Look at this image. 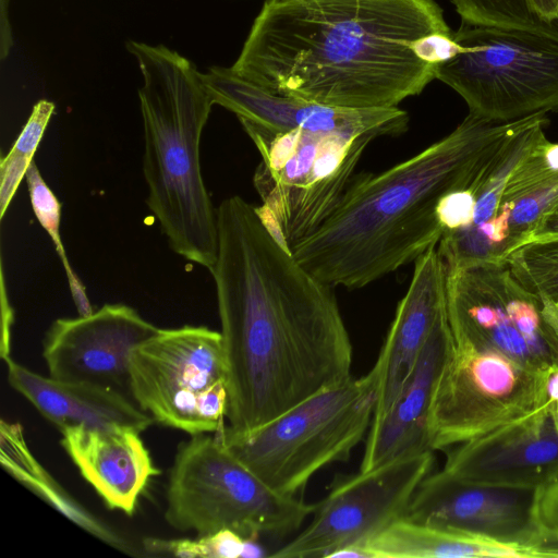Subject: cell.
I'll list each match as a JSON object with an SVG mask.
<instances>
[{
	"instance_id": "obj_32",
	"label": "cell",
	"mask_w": 558,
	"mask_h": 558,
	"mask_svg": "<svg viewBox=\"0 0 558 558\" xmlns=\"http://www.w3.org/2000/svg\"><path fill=\"white\" fill-rule=\"evenodd\" d=\"M2 336H1V357L7 361L10 359V326L12 323V310L7 300L4 281L2 277Z\"/></svg>"
},
{
	"instance_id": "obj_27",
	"label": "cell",
	"mask_w": 558,
	"mask_h": 558,
	"mask_svg": "<svg viewBox=\"0 0 558 558\" xmlns=\"http://www.w3.org/2000/svg\"><path fill=\"white\" fill-rule=\"evenodd\" d=\"M143 549L154 556L181 558H243L246 538L241 534L223 529L214 533L196 535L195 538L165 539L147 537Z\"/></svg>"
},
{
	"instance_id": "obj_20",
	"label": "cell",
	"mask_w": 558,
	"mask_h": 558,
	"mask_svg": "<svg viewBox=\"0 0 558 558\" xmlns=\"http://www.w3.org/2000/svg\"><path fill=\"white\" fill-rule=\"evenodd\" d=\"M10 386L59 429L121 425L143 432L155 421L129 396L98 385L43 376L11 357L5 361Z\"/></svg>"
},
{
	"instance_id": "obj_15",
	"label": "cell",
	"mask_w": 558,
	"mask_h": 558,
	"mask_svg": "<svg viewBox=\"0 0 558 558\" xmlns=\"http://www.w3.org/2000/svg\"><path fill=\"white\" fill-rule=\"evenodd\" d=\"M214 105L272 130H303L324 133L396 136L405 132L408 113L399 107L343 109L319 105L293 96L272 93L242 77L232 68L213 65L201 73Z\"/></svg>"
},
{
	"instance_id": "obj_23",
	"label": "cell",
	"mask_w": 558,
	"mask_h": 558,
	"mask_svg": "<svg viewBox=\"0 0 558 558\" xmlns=\"http://www.w3.org/2000/svg\"><path fill=\"white\" fill-rule=\"evenodd\" d=\"M0 430L1 462L9 473L86 532L116 548L130 549L119 533L74 500L39 464L26 445L20 424L1 420Z\"/></svg>"
},
{
	"instance_id": "obj_7",
	"label": "cell",
	"mask_w": 558,
	"mask_h": 558,
	"mask_svg": "<svg viewBox=\"0 0 558 558\" xmlns=\"http://www.w3.org/2000/svg\"><path fill=\"white\" fill-rule=\"evenodd\" d=\"M262 161L253 183L257 210L290 250L332 213L374 134L278 131L240 120Z\"/></svg>"
},
{
	"instance_id": "obj_4",
	"label": "cell",
	"mask_w": 558,
	"mask_h": 558,
	"mask_svg": "<svg viewBox=\"0 0 558 558\" xmlns=\"http://www.w3.org/2000/svg\"><path fill=\"white\" fill-rule=\"evenodd\" d=\"M125 48L142 76L147 206L172 251L210 270L217 209L204 183L199 146L214 102L195 63L178 51L133 39Z\"/></svg>"
},
{
	"instance_id": "obj_17",
	"label": "cell",
	"mask_w": 558,
	"mask_h": 558,
	"mask_svg": "<svg viewBox=\"0 0 558 558\" xmlns=\"http://www.w3.org/2000/svg\"><path fill=\"white\" fill-rule=\"evenodd\" d=\"M446 313L447 268L433 246L414 262L411 282L372 368L377 378L374 417L390 407Z\"/></svg>"
},
{
	"instance_id": "obj_1",
	"label": "cell",
	"mask_w": 558,
	"mask_h": 558,
	"mask_svg": "<svg viewBox=\"0 0 558 558\" xmlns=\"http://www.w3.org/2000/svg\"><path fill=\"white\" fill-rule=\"evenodd\" d=\"M216 286L227 363L226 428L251 432L352 376L353 347L332 292L234 195L217 208Z\"/></svg>"
},
{
	"instance_id": "obj_2",
	"label": "cell",
	"mask_w": 558,
	"mask_h": 558,
	"mask_svg": "<svg viewBox=\"0 0 558 558\" xmlns=\"http://www.w3.org/2000/svg\"><path fill=\"white\" fill-rule=\"evenodd\" d=\"M450 33L435 0H265L231 68L324 106L393 108L435 80Z\"/></svg>"
},
{
	"instance_id": "obj_26",
	"label": "cell",
	"mask_w": 558,
	"mask_h": 558,
	"mask_svg": "<svg viewBox=\"0 0 558 558\" xmlns=\"http://www.w3.org/2000/svg\"><path fill=\"white\" fill-rule=\"evenodd\" d=\"M25 179L28 187L32 209L38 222L49 234L52 243L54 244L56 251L64 268L69 289L78 315H89L94 310L86 294V289L73 270L62 243L60 234L61 204L41 177L35 161L29 166Z\"/></svg>"
},
{
	"instance_id": "obj_11",
	"label": "cell",
	"mask_w": 558,
	"mask_h": 558,
	"mask_svg": "<svg viewBox=\"0 0 558 558\" xmlns=\"http://www.w3.org/2000/svg\"><path fill=\"white\" fill-rule=\"evenodd\" d=\"M433 465L434 451H427L341 480L315 505L311 522L270 557L329 558L345 546L365 544L405 517Z\"/></svg>"
},
{
	"instance_id": "obj_10",
	"label": "cell",
	"mask_w": 558,
	"mask_h": 558,
	"mask_svg": "<svg viewBox=\"0 0 558 558\" xmlns=\"http://www.w3.org/2000/svg\"><path fill=\"white\" fill-rule=\"evenodd\" d=\"M223 380L227 363L222 337L206 326L159 328L131 354L133 401L155 422L191 436L208 433L206 397Z\"/></svg>"
},
{
	"instance_id": "obj_18",
	"label": "cell",
	"mask_w": 558,
	"mask_h": 558,
	"mask_svg": "<svg viewBox=\"0 0 558 558\" xmlns=\"http://www.w3.org/2000/svg\"><path fill=\"white\" fill-rule=\"evenodd\" d=\"M61 446L109 509L132 515L155 466L141 432L121 425L60 429Z\"/></svg>"
},
{
	"instance_id": "obj_5",
	"label": "cell",
	"mask_w": 558,
	"mask_h": 558,
	"mask_svg": "<svg viewBox=\"0 0 558 558\" xmlns=\"http://www.w3.org/2000/svg\"><path fill=\"white\" fill-rule=\"evenodd\" d=\"M377 402L373 369L324 388L259 427L218 432L228 448L275 492L295 496L323 468L349 459L366 437Z\"/></svg>"
},
{
	"instance_id": "obj_21",
	"label": "cell",
	"mask_w": 558,
	"mask_h": 558,
	"mask_svg": "<svg viewBox=\"0 0 558 558\" xmlns=\"http://www.w3.org/2000/svg\"><path fill=\"white\" fill-rule=\"evenodd\" d=\"M558 202V143L544 135L509 174L495 222L493 262L529 242L541 217Z\"/></svg>"
},
{
	"instance_id": "obj_24",
	"label": "cell",
	"mask_w": 558,
	"mask_h": 558,
	"mask_svg": "<svg viewBox=\"0 0 558 558\" xmlns=\"http://www.w3.org/2000/svg\"><path fill=\"white\" fill-rule=\"evenodd\" d=\"M461 22L558 37V0H450Z\"/></svg>"
},
{
	"instance_id": "obj_13",
	"label": "cell",
	"mask_w": 558,
	"mask_h": 558,
	"mask_svg": "<svg viewBox=\"0 0 558 558\" xmlns=\"http://www.w3.org/2000/svg\"><path fill=\"white\" fill-rule=\"evenodd\" d=\"M546 113L529 116L474 167L463 186L438 206L442 228L437 251L447 270L493 262L495 222L505 183L515 165L545 135Z\"/></svg>"
},
{
	"instance_id": "obj_14",
	"label": "cell",
	"mask_w": 558,
	"mask_h": 558,
	"mask_svg": "<svg viewBox=\"0 0 558 558\" xmlns=\"http://www.w3.org/2000/svg\"><path fill=\"white\" fill-rule=\"evenodd\" d=\"M158 329L135 308L121 303L105 304L85 316L58 318L43 343L48 375L108 387L132 399L131 354Z\"/></svg>"
},
{
	"instance_id": "obj_3",
	"label": "cell",
	"mask_w": 558,
	"mask_h": 558,
	"mask_svg": "<svg viewBox=\"0 0 558 558\" xmlns=\"http://www.w3.org/2000/svg\"><path fill=\"white\" fill-rule=\"evenodd\" d=\"M527 117L495 122L471 112L448 135L379 173L354 177L336 208L290 252L322 282L363 288L437 246L438 206Z\"/></svg>"
},
{
	"instance_id": "obj_29",
	"label": "cell",
	"mask_w": 558,
	"mask_h": 558,
	"mask_svg": "<svg viewBox=\"0 0 558 558\" xmlns=\"http://www.w3.org/2000/svg\"><path fill=\"white\" fill-rule=\"evenodd\" d=\"M54 104L50 100H38L33 106L25 125L9 153L34 160L35 153L54 112Z\"/></svg>"
},
{
	"instance_id": "obj_12",
	"label": "cell",
	"mask_w": 558,
	"mask_h": 558,
	"mask_svg": "<svg viewBox=\"0 0 558 558\" xmlns=\"http://www.w3.org/2000/svg\"><path fill=\"white\" fill-rule=\"evenodd\" d=\"M537 490L465 482L444 470L430 472L416 488L404 518L535 557L543 537L536 517Z\"/></svg>"
},
{
	"instance_id": "obj_8",
	"label": "cell",
	"mask_w": 558,
	"mask_h": 558,
	"mask_svg": "<svg viewBox=\"0 0 558 558\" xmlns=\"http://www.w3.org/2000/svg\"><path fill=\"white\" fill-rule=\"evenodd\" d=\"M460 50L435 78L457 92L469 112L495 122L558 111V37L522 28L461 22Z\"/></svg>"
},
{
	"instance_id": "obj_30",
	"label": "cell",
	"mask_w": 558,
	"mask_h": 558,
	"mask_svg": "<svg viewBox=\"0 0 558 558\" xmlns=\"http://www.w3.org/2000/svg\"><path fill=\"white\" fill-rule=\"evenodd\" d=\"M34 160L8 153L0 161V218L15 195V192L26 177V172Z\"/></svg>"
},
{
	"instance_id": "obj_31",
	"label": "cell",
	"mask_w": 558,
	"mask_h": 558,
	"mask_svg": "<svg viewBox=\"0 0 558 558\" xmlns=\"http://www.w3.org/2000/svg\"><path fill=\"white\" fill-rule=\"evenodd\" d=\"M558 239V202L538 220L529 242Z\"/></svg>"
},
{
	"instance_id": "obj_19",
	"label": "cell",
	"mask_w": 558,
	"mask_h": 558,
	"mask_svg": "<svg viewBox=\"0 0 558 558\" xmlns=\"http://www.w3.org/2000/svg\"><path fill=\"white\" fill-rule=\"evenodd\" d=\"M447 339L446 313L390 407L373 418L360 471H371L399 459L433 451L428 420Z\"/></svg>"
},
{
	"instance_id": "obj_22",
	"label": "cell",
	"mask_w": 558,
	"mask_h": 558,
	"mask_svg": "<svg viewBox=\"0 0 558 558\" xmlns=\"http://www.w3.org/2000/svg\"><path fill=\"white\" fill-rule=\"evenodd\" d=\"M368 558L527 557L506 546L407 518L393 522L365 544Z\"/></svg>"
},
{
	"instance_id": "obj_16",
	"label": "cell",
	"mask_w": 558,
	"mask_h": 558,
	"mask_svg": "<svg viewBox=\"0 0 558 558\" xmlns=\"http://www.w3.org/2000/svg\"><path fill=\"white\" fill-rule=\"evenodd\" d=\"M445 451L442 470L459 480L539 488L558 474V416L542 407Z\"/></svg>"
},
{
	"instance_id": "obj_28",
	"label": "cell",
	"mask_w": 558,
	"mask_h": 558,
	"mask_svg": "<svg viewBox=\"0 0 558 558\" xmlns=\"http://www.w3.org/2000/svg\"><path fill=\"white\" fill-rule=\"evenodd\" d=\"M536 517L546 535L542 557H558V474L537 490Z\"/></svg>"
},
{
	"instance_id": "obj_25",
	"label": "cell",
	"mask_w": 558,
	"mask_h": 558,
	"mask_svg": "<svg viewBox=\"0 0 558 558\" xmlns=\"http://www.w3.org/2000/svg\"><path fill=\"white\" fill-rule=\"evenodd\" d=\"M506 262L519 282L558 315V239L527 242Z\"/></svg>"
},
{
	"instance_id": "obj_6",
	"label": "cell",
	"mask_w": 558,
	"mask_h": 558,
	"mask_svg": "<svg viewBox=\"0 0 558 558\" xmlns=\"http://www.w3.org/2000/svg\"><path fill=\"white\" fill-rule=\"evenodd\" d=\"M315 505L271 489L218 433L192 435L169 472L165 519L196 535L232 530L245 538L282 537L298 531Z\"/></svg>"
},
{
	"instance_id": "obj_9",
	"label": "cell",
	"mask_w": 558,
	"mask_h": 558,
	"mask_svg": "<svg viewBox=\"0 0 558 558\" xmlns=\"http://www.w3.org/2000/svg\"><path fill=\"white\" fill-rule=\"evenodd\" d=\"M450 331L485 343L538 374L558 366V315L514 277L509 264L447 270Z\"/></svg>"
}]
</instances>
